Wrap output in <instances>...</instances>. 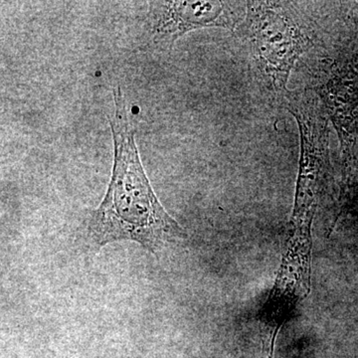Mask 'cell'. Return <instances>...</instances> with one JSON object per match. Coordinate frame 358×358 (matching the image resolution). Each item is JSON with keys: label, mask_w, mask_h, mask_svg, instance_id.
<instances>
[{"label": "cell", "mask_w": 358, "mask_h": 358, "mask_svg": "<svg viewBox=\"0 0 358 358\" xmlns=\"http://www.w3.org/2000/svg\"><path fill=\"white\" fill-rule=\"evenodd\" d=\"M113 95L115 109L109 120L114 167L102 203L90 218L89 232L99 246L129 240L155 254L162 245L185 238L186 233L167 213L150 185L121 87H115Z\"/></svg>", "instance_id": "cell-1"}, {"label": "cell", "mask_w": 358, "mask_h": 358, "mask_svg": "<svg viewBox=\"0 0 358 358\" xmlns=\"http://www.w3.org/2000/svg\"><path fill=\"white\" fill-rule=\"evenodd\" d=\"M147 27L159 49L173 48L179 37L199 28L235 29L246 17L247 2L152 1Z\"/></svg>", "instance_id": "cell-5"}, {"label": "cell", "mask_w": 358, "mask_h": 358, "mask_svg": "<svg viewBox=\"0 0 358 358\" xmlns=\"http://www.w3.org/2000/svg\"><path fill=\"white\" fill-rule=\"evenodd\" d=\"M238 32L248 43L261 75L275 93L286 95L291 71L313 47L312 37L289 2H247Z\"/></svg>", "instance_id": "cell-3"}, {"label": "cell", "mask_w": 358, "mask_h": 358, "mask_svg": "<svg viewBox=\"0 0 358 358\" xmlns=\"http://www.w3.org/2000/svg\"><path fill=\"white\" fill-rule=\"evenodd\" d=\"M287 109L301 134L300 169L293 216V233L307 236L329 166V117L312 90L287 92Z\"/></svg>", "instance_id": "cell-4"}, {"label": "cell", "mask_w": 358, "mask_h": 358, "mask_svg": "<svg viewBox=\"0 0 358 358\" xmlns=\"http://www.w3.org/2000/svg\"><path fill=\"white\" fill-rule=\"evenodd\" d=\"M310 72V86L338 133L341 154L338 220L358 174V48L320 56Z\"/></svg>", "instance_id": "cell-2"}]
</instances>
